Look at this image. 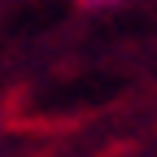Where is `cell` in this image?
<instances>
[{"label": "cell", "mask_w": 157, "mask_h": 157, "mask_svg": "<svg viewBox=\"0 0 157 157\" xmlns=\"http://www.w3.org/2000/svg\"><path fill=\"white\" fill-rule=\"evenodd\" d=\"M83 9H109V5H122V0H78Z\"/></svg>", "instance_id": "cell-1"}]
</instances>
